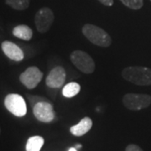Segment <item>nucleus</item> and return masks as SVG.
I'll return each instance as SVG.
<instances>
[{
  "mask_svg": "<svg viewBox=\"0 0 151 151\" xmlns=\"http://www.w3.org/2000/svg\"><path fill=\"white\" fill-rule=\"evenodd\" d=\"M75 148L76 150H77V149H80V148H81V145H76Z\"/></svg>",
  "mask_w": 151,
  "mask_h": 151,
  "instance_id": "aec40b11",
  "label": "nucleus"
},
{
  "mask_svg": "<svg viewBox=\"0 0 151 151\" xmlns=\"http://www.w3.org/2000/svg\"><path fill=\"white\" fill-rule=\"evenodd\" d=\"M55 16L53 11L50 8H42L39 9L35 17V24L40 33H46L51 27L54 22Z\"/></svg>",
  "mask_w": 151,
  "mask_h": 151,
  "instance_id": "423d86ee",
  "label": "nucleus"
},
{
  "mask_svg": "<svg viewBox=\"0 0 151 151\" xmlns=\"http://www.w3.org/2000/svg\"><path fill=\"white\" fill-rule=\"evenodd\" d=\"M150 1H151V0H150Z\"/></svg>",
  "mask_w": 151,
  "mask_h": 151,
  "instance_id": "4be33fe9",
  "label": "nucleus"
},
{
  "mask_svg": "<svg viewBox=\"0 0 151 151\" xmlns=\"http://www.w3.org/2000/svg\"><path fill=\"white\" fill-rule=\"evenodd\" d=\"M66 73L62 66H56L49 73L45 83L50 88H60L65 83Z\"/></svg>",
  "mask_w": 151,
  "mask_h": 151,
  "instance_id": "1a4fd4ad",
  "label": "nucleus"
},
{
  "mask_svg": "<svg viewBox=\"0 0 151 151\" xmlns=\"http://www.w3.org/2000/svg\"><path fill=\"white\" fill-rule=\"evenodd\" d=\"M43 78V73L36 66H30L19 76V81L28 89H34Z\"/></svg>",
  "mask_w": 151,
  "mask_h": 151,
  "instance_id": "6e6552de",
  "label": "nucleus"
},
{
  "mask_svg": "<svg viewBox=\"0 0 151 151\" xmlns=\"http://www.w3.org/2000/svg\"><path fill=\"white\" fill-rule=\"evenodd\" d=\"M124 107L132 111H139L150 107L151 104V96L148 94L128 93L123 97Z\"/></svg>",
  "mask_w": 151,
  "mask_h": 151,
  "instance_id": "20e7f679",
  "label": "nucleus"
},
{
  "mask_svg": "<svg viewBox=\"0 0 151 151\" xmlns=\"http://www.w3.org/2000/svg\"><path fill=\"white\" fill-rule=\"evenodd\" d=\"M72 64L81 72L85 74H92L94 72L96 65L90 55L83 50H74L70 54Z\"/></svg>",
  "mask_w": 151,
  "mask_h": 151,
  "instance_id": "7ed1b4c3",
  "label": "nucleus"
},
{
  "mask_svg": "<svg viewBox=\"0 0 151 151\" xmlns=\"http://www.w3.org/2000/svg\"><path fill=\"white\" fill-rule=\"evenodd\" d=\"M0 133H1V129H0Z\"/></svg>",
  "mask_w": 151,
  "mask_h": 151,
  "instance_id": "412c9836",
  "label": "nucleus"
},
{
  "mask_svg": "<svg viewBox=\"0 0 151 151\" xmlns=\"http://www.w3.org/2000/svg\"><path fill=\"white\" fill-rule=\"evenodd\" d=\"M4 106L12 114L21 118L27 113V106L24 97L19 95L11 93L7 95L4 99Z\"/></svg>",
  "mask_w": 151,
  "mask_h": 151,
  "instance_id": "39448f33",
  "label": "nucleus"
},
{
  "mask_svg": "<svg viewBox=\"0 0 151 151\" xmlns=\"http://www.w3.org/2000/svg\"><path fill=\"white\" fill-rule=\"evenodd\" d=\"M125 151H144L140 147L137 145H129L126 147Z\"/></svg>",
  "mask_w": 151,
  "mask_h": 151,
  "instance_id": "f3484780",
  "label": "nucleus"
},
{
  "mask_svg": "<svg viewBox=\"0 0 151 151\" xmlns=\"http://www.w3.org/2000/svg\"><path fill=\"white\" fill-rule=\"evenodd\" d=\"M1 46L4 53L10 60H13L14 61H21L24 59V52L16 44L5 40L2 43Z\"/></svg>",
  "mask_w": 151,
  "mask_h": 151,
  "instance_id": "9d476101",
  "label": "nucleus"
},
{
  "mask_svg": "<svg viewBox=\"0 0 151 151\" xmlns=\"http://www.w3.org/2000/svg\"><path fill=\"white\" fill-rule=\"evenodd\" d=\"M92 127V119L88 117H85L81 119L78 124L71 126L70 129V132L73 135L80 137V136H82V135L86 134V133H88V131H90Z\"/></svg>",
  "mask_w": 151,
  "mask_h": 151,
  "instance_id": "9b49d317",
  "label": "nucleus"
},
{
  "mask_svg": "<svg viewBox=\"0 0 151 151\" xmlns=\"http://www.w3.org/2000/svg\"><path fill=\"white\" fill-rule=\"evenodd\" d=\"M68 151H77V150H76V148H74V147H71V148L69 149V150Z\"/></svg>",
  "mask_w": 151,
  "mask_h": 151,
  "instance_id": "6ab92c4d",
  "label": "nucleus"
},
{
  "mask_svg": "<svg viewBox=\"0 0 151 151\" xmlns=\"http://www.w3.org/2000/svg\"><path fill=\"white\" fill-rule=\"evenodd\" d=\"M33 113L37 120L42 123H50L55 119L53 105L48 101L39 102L33 107Z\"/></svg>",
  "mask_w": 151,
  "mask_h": 151,
  "instance_id": "0eeeda50",
  "label": "nucleus"
},
{
  "mask_svg": "<svg viewBox=\"0 0 151 151\" xmlns=\"http://www.w3.org/2000/svg\"><path fill=\"white\" fill-rule=\"evenodd\" d=\"M122 4L128 8L134 10L140 9L144 5V1L143 0H120Z\"/></svg>",
  "mask_w": 151,
  "mask_h": 151,
  "instance_id": "dca6fc26",
  "label": "nucleus"
},
{
  "mask_svg": "<svg viewBox=\"0 0 151 151\" xmlns=\"http://www.w3.org/2000/svg\"><path fill=\"white\" fill-rule=\"evenodd\" d=\"M13 35L15 37L21 39L23 40L29 41L31 40L33 36V30L31 28H29L25 24H19L13 29Z\"/></svg>",
  "mask_w": 151,
  "mask_h": 151,
  "instance_id": "f8f14e48",
  "label": "nucleus"
},
{
  "mask_svg": "<svg viewBox=\"0 0 151 151\" xmlns=\"http://www.w3.org/2000/svg\"><path fill=\"white\" fill-rule=\"evenodd\" d=\"M81 90V86L79 83L77 82H70L68 84H66L63 89H62V95L65 97H75L76 95H77Z\"/></svg>",
  "mask_w": 151,
  "mask_h": 151,
  "instance_id": "4468645a",
  "label": "nucleus"
},
{
  "mask_svg": "<svg viewBox=\"0 0 151 151\" xmlns=\"http://www.w3.org/2000/svg\"><path fill=\"white\" fill-rule=\"evenodd\" d=\"M102 4L108 7H111L113 4V0H98Z\"/></svg>",
  "mask_w": 151,
  "mask_h": 151,
  "instance_id": "a211bd4d",
  "label": "nucleus"
},
{
  "mask_svg": "<svg viewBox=\"0 0 151 151\" xmlns=\"http://www.w3.org/2000/svg\"><path fill=\"white\" fill-rule=\"evenodd\" d=\"M5 3L15 10H24L29 6V0H5Z\"/></svg>",
  "mask_w": 151,
  "mask_h": 151,
  "instance_id": "2eb2a0df",
  "label": "nucleus"
},
{
  "mask_svg": "<svg viewBox=\"0 0 151 151\" xmlns=\"http://www.w3.org/2000/svg\"><path fill=\"white\" fill-rule=\"evenodd\" d=\"M84 36L92 44L100 47H109L112 39L103 29L92 24H86L82 27Z\"/></svg>",
  "mask_w": 151,
  "mask_h": 151,
  "instance_id": "f03ea898",
  "label": "nucleus"
},
{
  "mask_svg": "<svg viewBox=\"0 0 151 151\" xmlns=\"http://www.w3.org/2000/svg\"><path fill=\"white\" fill-rule=\"evenodd\" d=\"M43 137L41 136H32L27 140L26 151H40L44 145Z\"/></svg>",
  "mask_w": 151,
  "mask_h": 151,
  "instance_id": "ddd939ff",
  "label": "nucleus"
},
{
  "mask_svg": "<svg viewBox=\"0 0 151 151\" xmlns=\"http://www.w3.org/2000/svg\"><path fill=\"white\" fill-rule=\"evenodd\" d=\"M126 81L139 86L151 85V69L144 66H129L122 71Z\"/></svg>",
  "mask_w": 151,
  "mask_h": 151,
  "instance_id": "f257e3e1",
  "label": "nucleus"
}]
</instances>
